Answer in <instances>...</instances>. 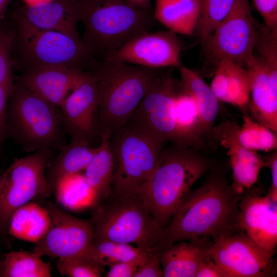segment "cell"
Instances as JSON below:
<instances>
[{
    "label": "cell",
    "mask_w": 277,
    "mask_h": 277,
    "mask_svg": "<svg viewBox=\"0 0 277 277\" xmlns=\"http://www.w3.org/2000/svg\"><path fill=\"white\" fill-rule=\"evenodd\" d=\"M241 197L225 176L212 173L183 200L164 228L160 247L203 237L213 241L243 230L239 221Z\"/></svg>",
    "instance_id": "6da1fadb"
},
{
    "label": "cell",
    "mask_w": 277,
    "mask_h": 277,
    "mask_svg": "<svg viewBox=\"0 0 277 277\" xmlns=\"http://www.w3.org/2000/svg\"><path fill=\"white\" fill-rule=\"evenodd\" d=\"M209 168V160L196 148L173 143L163 148L155 170L137 194L164 229L194 184Z\"/></svg>",
    "instance_id": "7a4b0ae2"
},
{
    "label": "cell",
    "mask_w": 277,
    "mask_h": 277,
    "mask_svg": "<svg viewBox=\"0 0 277 277\" xmlns=\"http://www.w3.org/2000/svg\"><path fill=\"white\" fill-rule=\"evenodd\" d=\"M9 22L13 65L22 72L54 66L93 70L97 64L82 39L37 28L15 10Z\"/></svg>",
    "instance_id": "3957f363"
},
{
    "label": "cell",
    "mask_w": 277,
    "mask_h": 277,
    "mask_svg": "<svg viewBox=\"0 0 277 277\" xmlns=\"http://www.w3.org/2000/svg\"><path fill=\"white\" fill-rule=\"evenodd\" d=\"M161 69L105 58L93 70L97 78V132L109 136L132 116Z\"/></svg>",
    "instance_id": "277c9868"
},
{
    "label": "cell",
    "mask_w": 277,
    "mask_h": 277,
    "mask_svg": "<svg viewBox=\"0 0 277 277\" xmlns=\"http://www.w3.org/2000/svg\"><path fill=\"white\" fill-rule=\"evenodd\" d=\"M82 40L95 57L106 58L136 35L148 32L155 23L149 11L125 0H78Z\"/></svg>",
    "instance_id": "5b68a950"
},
{
    "label": "cell",
    "mask_w": 277,
    "mask_h": 277,
    "mask_svg": "<svg viewBox=\"0 0 277 277\" xmlns=\"http://www.w3.org/2000/svg\"><path fill=\"white\" fill-rule=\"evenodd\" d=\"M58 109L13 81L7 105V136L26 152L60 149L65 143Z\"/></svg>",
    "instance_id": "8992f818"
},
{
    "label": "cell",
    "mask_w": 277,
    "mask_h": 277,
    "mask_svg": "<svg viewBox=\"0 0 277 277\" xmlns=\"http://www.w3.org/2000/svg\"><path fill=\"white\" fill-rule=\"evenodd\" d=\"M110 199L97 206L90 219L94 241L134 244L148 252L160 246L164 229L137 194Z\"/></svg>",
    "instance_id": "52a82bcc"
},
{
    "label": "cell",
    "mask_w": 277,
    "mask_h": 277,
    "mask_svg": "<svg viewBox=\"0 0 277 277\" xmlns=\"http://www.w3.org/2000/svg\"><path fill=\"white\" fill-rule=\"evenodd\" d=\"M114 158L110 196L136 194L155 170L164 143L125 124L109 137Z\"/></svg>",
    "instance_id": "ba28073f"
},
{
    "label": "cell",
    "mask_w": 277,
    "mask_h": 277,
    "mask_svg": "<svg viewBox=\"0 0 277 277\" xmlns=\"http://www.w3.org/2000/svg\"><path fill=\"white\" fill-rule=\"evenodd\" d=\"M53 150L42 149L15 159L0 178V234L7 240L13 212L46 191V170Z\"/></svg>",
    "instance_id": "9c48e42d"
},
{
    "label": "cell",
    "mask_w": 277,
    "mask_h": 277,
    "mask_svg": "<svg viewBox=\"0 0 277 277\" xmlns=\"http://www.w3.org/2000/svg\"><path fill=\"white\" fill-rule=\"evenodd\" d=\"M173 68H168L166 71L160 69L138 107L125 123L164 143L177 141L174 116L176 81L173 77Z\"/></svg>",
    "instance_id": "30bf717a"
},
{
    "label": "cell",
    "mask_w": 277,
    "mask_h": 277,
    "mask_svg": "<svg viewBox=\"0 0 277 277\" xmlns=\"http://www.w3.org/2000/svg\"><path fill=\"white\" fill-rule=\"evenodd\" d=\"M258 25L252 15L249 0H241L203 44L207 56L216 64L226 59L246 67L253 55Z\"/></svg>",
    "instance_id": "8fae6325"
},
{
    "label": "cell",
    "mask_w": 277,
    "mask_h": 277,
    "mask_svg": "<svg viewBox=\"0 0 277 277\" xmlns=\"http://www.w3.org/2000/svg\"><path fill=\"white\" fill-rule=\"evenodd\" d=\"M274 253L241 230L213 241L210 256L227 277H272L276 273Z\"/></svg>",
    "instance_id": "7c38bea8"
},
{
    "label": "cell",
    "mask_w": 277,
    "mask_h": 277,
    "mask_svg": "<svg viewBox=\"0 0 277 277\" xmlns=\"http://www.w3.org/2000/svg\"><path fill=\"white\" fill-rule=\"evenodd\" d=\"M49 227L35 243L32 253L38 256L63 258L85 251L94 238V228L90 219L84 220L68 213L57 205L48 202Z\"/></svg>",
    "instance_id": "4fadbf2b"
},
{
    "label": "cell",
    "mask_w": 277,
    "mask_h": 277,
    "mask_svg": "<svg viewBox=\"0 0 277 277\" xmlns=\"http://www.w3.org/2000/svg\"><path fill=\"white\" fill-rule=\"evenodd\" d=\"M98 108L97 76L86 71L72 92L59 106L62 128L71 138L91 142L98 135L96 124Z\"/></svg>",
    "instance_id": "5bb4252c"
},
{
    "label": "cell",
    "mask_w": 277,
    "mask_h": 277,
    "mask_svg": "<svg viewBox=\"0 0 277 277\" xmlns=\"http://www.w3.org/2000/svg\"><path fill=\"white\" fill-rule=\"evenodd\" d=\"M181 45L171 30L141 33L105 58L152 69L180 68ZM104 58V59H105Z\"/></svg>",
    "instance_id": "9a60e30c"
},
{
    "label": "cell",
    "mask_w": 277,
    "mask_h": 277,
    "mask_svg": "<svg viewBox=\"0 0 277 277\" xmlns=\"http://www.w3.org/2000/svg\"><path fill=\"white\" fill-rule=\"evenodd\" d=\"M238 127L234 122L227 121L213 128L211 135L227 149L232 169L231 186L236 193L242 194L257 183L265 163L264 156L241 144Z\"/></svg>",
    "instance_id": "2e32d148"
},
{
    "label": "cell",
    "mask_w": 277,
    "mask_h": 277,
    "mask_svg": "<svg viewBox=\"0 0 277 277\" xmlns=\"http://www.w3.org/2000/svg\"><path fill=\"white\" fill-rule=\"evenodd\" d=\"M241 229L257 244L274 251L277 244V203L268 194L246 191L239 204Z\"/></svg>",
    "instance_id": "e0dca14e"
},
{
    "label": "cell",
    "mask_w": 277,
    "mask_h": 277,
    "mask_svg": "<svg viewBox=\"0 0 277 277\" xmlns=\"http://www.w3.org/2000/svg\"><path fill=\"white\" fill-rule=\"evenodd\" d=\"M85 71L67 67H47L23 72L14 77L13 81L59 107Z\"/></svg>",
    "instance_id": "ac0fdd59"
},
{
    "label": "cell",
    "mask_w": 277,
    "mask_h": 277,
    "mask_svg": "<svg viewBox=\"0 0 277 277\" xmlns=\"http://www.w3.org/2000/svg\"><path fill=\"white\" fill-rule=\"evenodd\" d=\"M78 1L49 0L26 4L15 11L37 28L58 31L81 39L77 30L80 22Z\"/></svg>",
    "instance_id": "d6986e66"
},
{
    "label": "cell",
    "mask_w": 277,
    "mask_h": 277,
    "mask_svg": "<svg viewBox=\"0 0 277 277\" xmlns=\"http://www.w3.org/2000/svg\"><path fill=\"white\" fill-rule=\"evenodd\" d=\"M213 240L203 237L160 247L157 252L164 277H195L201 262L210 255Z\"/></svg>",
    "instance_id": "ffe728a7"
},
{
    "label": "cell",
    "mask_w": 277,
    "mask_h": 277,
    "mask_svg": "<svg viewBox=\"0 0 277 277\" xmlns=\"http://www.w3.org/2000/svg\"><path fill=\"white\" fill-rule=\"evenodd\" d=\"M246 68L251 78L248 106L250 117L277 134V90L271 84L265 66L253 53Z\"/></svg>",
    "instance_id": "44dd1931"
},
{
    "label": "cell",
    "mask_w": 277,
    "mask_h": 277,
    "mask_svg": "<svg viewBox=\"0 0 277 277\" xmlns=\"http://www.w3.org/2000/svg\"><path fill=\"white\" fill-rule=\"evenodd\" d=\"M251 86L250 73L248 69L226 59L216 64L210 86L219 100L248 109Z\"/></svg>",
    "instance_id": "7402d4cb"
},
{
    "label": "cell",
    "mask_w": 277,
    "mask_h": 277,
    "mask_svg": "<svg viewBox=\"0 0 277 277\" xmlns=\"http://www.w3.org/2000/svg\"><path fill=\"white\" fill-rule=\"evenodd\" d=\"M59 154L52 158L46 172V191L43 197L55 193L60 183L66 177L84 170L94 156L97 147L84 139L71 138L60 148Z\"/></svg>",
    "instance_id": "603a6c76"
},
{
    "label": "cell",
    "mask_w": 277,
    "mask_h": 277,
    "mask_svg": "<svg viewBox=\"0 0 277 277\" xmlns=\"http://www.w3.org/2000/svg\"><path fill=\"white\" fill-rule=\"evenodd\" d=\"M100 137L96 151L84 173L91 192L90 207L95 209L112 193L114 166L109 136L103 134Z\"/></svg>",
    "instance_id": "cb8c5ba5"
},
{
    "label": "cell",
    "mask_w": 277,
    "mask_h": 277,
    "mask_svg": "<svg viewBox=\"0 0 277 277\" xmlns=\"http://www.w3.org/2000/svg\"><path fill=\"white\" fill-rule=\"evenodd\" d=\"M174 116L177 143L195 148L202 145L205 137L199 109L193 96L176 83Z\"/></svg>",
    "instance_id": "d4e9b609"
},
{
    "label": "cell",
    "mask_w": 277,
    "mask_h": 277,
    "mask_svg": "<svg viewBox=\"0 0 277 277\" xmlns=\"http://www.w3.org/2000/svg\"><path fill=\"white\" fill-rule=\"evenodd\" d=\"M200 11L199 0H155L154 18L176 33L191 36Z\"/></svg>",
    "instance_id": "484cf974"
},
{
    "label": "cell",
    "mask_w": 277,
    "mask_h": 277,
    "mask_svg": "<svg viewBox=\"0 0 277 277\" xmlns=\"http://www.w3.org/2000/svg\"><path fill=\"white\" fill-rule=\"evenodd\" d=\"M50 222L46 207L29 202L13 212L9 220L8 233L15 238L36 243L46 232Z\"/></svg>",
    "instance_id": "4316f807"
},
{
    "label": "cell",
    "mask_w": 277,
    "mask_h": 277,
    "mask_svg": "<svg viewBox=\"0 0 277 277\" xmlns=\"http://www.w3.org/2000/svg\"><path fill=\"white\" fill-rule=\"evenodd\" d=\"M180 72L181 82L179 84L195 99L205 136L211 134L214 123L219 114V100L210 87L195 71L182 66Z\"/></svg>",
    "instance_id": "83f0119b"
},
{
    "label": "cell",
    "mask_w": 277,
    "mask_h": 277,
    "mask_svg": "<svg viewBox=\"0 0 277 277\" xmlns=\"http://www.w3.org/2000/svg\"><path fill=\"white\" fill-rule=\"evenodd\" d=\"M153 252L146 251L129 244L110 241L93 240L82 253L104 267L133 260L145 261Z\"/></svg>",
    "instance_id": "f1b7e54d"
},
{
    "label": "cell",
    "mask_w": 277,
    "mask_h": 277,
    "mask_svg": "<svg viewBox=\"0 0 277 277\" xmlns=\"http://www.w3.org/2000/svg\"><path fill=\"white\" fill-rule=\"evenodd\" d=\"M32 252L11 251L0 264V277H49L50 264Z\"/></svg>",
    "instance_id": "f546056e"
},
{
    "label": "cell",
    "mask_w": 277,
    "mask_h": 277,
    "mask_svg": "<svg viewBox=\"0 0 277 277\" xmlns=\"http://www.w3.org/2000/svg\"><path fill=\"white\" fill-rule=\"evenodd\" d=\"M241 0H199L200 15L195 32L203 44L213 31L234 10Z\"/></svg>",
    "instance_id": "4dcf8cb0"
},
{
    "label": "cell",
    "mask_w": 277,
    "mask_h": 277,
    "mask_svg": "<svg viewBox=\"0 0 277 277\" xmlns=\"http://www.w3.org/2000/svg\"><path fill=\"white\" fill-rule=\"evenodd\" d=\"M243 118V123L239 126L237 134L244 147L256 152L276 149V134L250 116L245 115Z\"/></svg>",
    "instance_id": "1f68e13d"
},
{
    "label": "cell",
    "mask_w": 277,
    "mask_h": 277,
    "mask_svg": "<svg viewBox=\"0 0 277 277\" xmlns=\"http://www.w3.org/2000/svg\"><path fill=\"white\" fill-rule=\"evenodd\" d=\"M253 54L265 66L273 88L277 90V29L258 23Z\"/></svg>",
    "instance_id": "d6a6232c"
},
{
    "label": "cell",
    "mask_w": 277,
    "mask_h": 277,
    "mask_svg": "<svg viewBox=\"0 0 277 277\" xmlns=\"http://www.w3.org/2000/svg\"><path fill=\"white\" fill-rule=\"evenodd\" d=\"M65 206L72 209L90 205L91 192L84 174L80 173L64 179L55 192Z\"/></svg>",
    "instance_id": "836d02e7"
},
{
    "label": "cell",
    "mask_w": 277,
    "mask_h": 277,
    "mask_svg": "<svg viewBox=\"0 0 277 277\" xmlns=\"http://www.w3.org/2000/svg\"><path fill=\"white\" fill-rule=\"evenodd\" d=\"M56 267L61 274L70 277H99L104 272L103 266L82 252L68 258H58Z\"/></svg>",
    "instance_id": "e575fe53"
},
{
    "label": "cell",
    "mask_w": 277,
    "mask_h": 277,
    "mask_svg": "<svg viewBox=\"0 0 277 277\" xmlns=\"http://www.w3.org/2000/svg\"><path fill=\"white\" fill-rule=\"evenodd\" d=\"M12 35L9 20L0 21V85L12 84Z\"/></svg>",
    "instance_id": "d590c367"
},
{
    "label": "cell",
    "mask_w": 277,
    "mask_h": 277,
    "mask_svg": "<svg viewBox=\"0 0 277 277\" xmlns=\"http://www.w3.org/2000/svg\"><path fill=\"white\" fill-rule=\"evenodd\" d=\"M252 2L264 24L269 28L277 29V0H252Z\"/></svg>",
    "instance_id": "8d00e7d4"
},
{
    "label": "cell",
    "mask_w": 277,
    "mask_h": 277,
    "mask_svg": "<svg viewBox=\"0 0 277 277\" xmlns=\"http://www.w3.org/2000/svg\"><path fill=\"white\" fill-rule=\"evenodd\" d=\"M157 250L150 254L145 262L138 266L133 277L163 276V269Z\"/></svg>",
    "instance_id": "74e56055"
},
{
    "label": "cell",
    "mask_w": 277,
    "mask_h": 277,
    "mask_svg": "<svg viewBox=\"0 0 277 277\" xmlns=\"http://www.w3.org/2000/svg\"><path fill=\"white\" fill-rule=\"evenodd\" d=\"M145 261L133 260L111 265L106 274L107 277H133L138 266Z\"/></svg>",
    "instance_id": "f35d334b"
},
{
    "label": "cell",
    "mask_w": 277,
    "mask_h": 277,
    "mask_svg": "<svg viewBox=\"0 0 277 277\" xmlns=\"http://www.w3.org/2000/svg\"><path fill=\"white\" fill-rule=\"evenodd\" d=\"M12 85L13 84L0 85V147L7 136V105Z\"/></svg>",
    "instance_id": "ab89813d"
},
{
    "label": "cell",
    "mask_w": 277,
    "mask_h": 277,
    "mask_svg": "<svg viewBox=\"0 0 277 277\" xmlns=\"http://www.w3.org/2000/svg\"><path fill=\"white\" fill-rule=\"evenodd\" d=\"M195 277H227L224 270L211 256L205 258L200 264Z\"/></svg>",
    "instance_id": "60d3db41"
},
{
    "label": "cell",
    "mask_w": 277,
    "mask_h": 277,
    "mask_svg": "<svg viewBox=\"0 0 277 277\" xmlns=\"http://www.w3.org/2000/svg\"><path fill=\"white\" fill-rule=\"evenodd\" d=\"M264 158L265 167L269 168L271 176V183L267 194L273 202L277 203V150H274Z\"/></svg>",
    "instance_id": "b9f144b4"
},
{
    "label": "cell",
    "mask_w": 277,
    "mask_h": 277,
    "mask_svg": "<svg viewBox=\"0 0 277 277\" xmlns=\"http://www.w3.org/2000/svg\"><path fill=\"white\" fill-rule=\"evenodd\" d=\"M129 4L136 8L149 11L151 0H125Z\"/></svg>",
    "instance_id": "7bdbcfd3"
},
{
    "label": "cell",
    "mask_w": 277,
    "mask_h": 277,
    "mask_svg": "<svg viewBox=\"0 0 277 277\" xmlns=\"http://www.w3.org/2000/svg\"><path fill=\"white\" fill-rule=\"evenodd\" d=\"M11 0H0V19Z\"/></svg>",
    "instance_id": "ee69618b"
},
{
    "label": "cell",
    "mask_w": 277,
    "mask_h": 277,
    "mask_svg": "<svg viewBox=\"0 0 277 277\" xmlns=\"http://www.w3.org/2000/svg\"><path fill=\"white\" fill-rule=\"evenodd\" d=\"M2 173H3V172H2L1 171H0V178H1V175H2Z\"/></svg>",
    "instance_id": "f6af8a7d"
},
{
    "label": "cell",
    "mask_w": 277,
    "mask_h": 277,
    "mask_svg": "<svg viewBox=\"0 0 277 277\" xmlns=\"http://www.w3.org/2000/svg\"><path fill=\"white\" fill-rule=\"evenodd\" d=\"M2 259H0V264H1V262Z\"/></svg>",
    "instance_id": "bcb514c9"
}]
</instances>
